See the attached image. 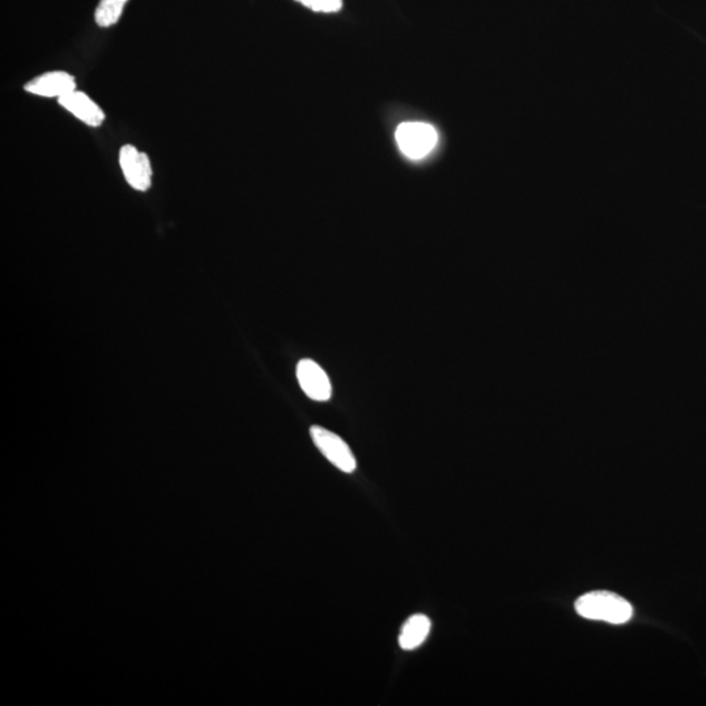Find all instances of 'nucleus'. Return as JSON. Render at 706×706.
I'll list each match as a JSON object with an SVG mask.
<instances>
[{
	"label": "nucleus",
	"instance_id": "f257e3e1",
	"mask_svg": "<svg viewBox=\"0 0 706 706\" xmlns=\"http://www.w3.org/2000/svg\"><path fill=\"white\" fill-rule=\"evenodd\" d=\"M576 610L582 618L616 625L628 623L633 616L631 603L610 591L582 595L576 602Z\"/></svg>",
	"mask_w": 706,
	"mask_h": 706
},
{
	"label": "nucleus",
	"instance_id": "f03ea898",
	"mask_svg": "<svg viewBox=\"0 0 706 706\" xmlns=\"http://www.w3.org/2000/svg\"><path fill=\"white\" fill-rule=\"evenodd\" d=\"M395 139L404 156L421 160L435 150L438 134L435 127L428 123L406 122L398 127Z\"/></svg>",
	"mask_w": 706,
	"mask_h": 706
},
{
	"label": "nucleus",
	"instance_id": "7ed1b4c3",
	"mask_svg": "<svg viewBox=\"0 0 706 706\" xmlns=\"http://www.w3.org/2000/svg\"><path fill=\"white\" fill-rule=\"evenodd\" d=\"M310 435H312L318 450L337 469L346 472V474H352L356 470L355 455H353L350 446L347 445V442L342 437L327 431L325 428L318 427V425H314L310 429Z\"/></svg>",
	"mask_w": 706,
	"mask_h": 706
},
{
	"label": "nucleus",
	"instance_id": "20e7f679",
	"mask_svg": "<svg viewBox=\"0 0 706 706\" xmlns=\"http://www.w3.org/2000/svg\"><path fill=\"white\" fill-rule=\"evenodd\" d=\"M119 165L127 184L136 191L150 190L152 185V167L150 157L138 148L126 144L119 151Z\"/></svg>",
	"mask_w": 706,
	"mask_h": 706
},
{
	"label": "nucleus",
	"instance_id": "39448f33",
	"mask_svg": "<svg viewBox=\"0 0 706 706\" xmlns=\"http://www.w3.org/2000/svg\"><path fill=\"white\" fill-rule=\"evenodd\" d=\"M297 380L301 389L310 399L317 402H326L331 398L333 387L325 370L313 360L304 359L297 364Z\"/></svg>",
	"mask_w": 706,
	"mask_h": 706
},
{
	"label": "nucleus",
	"instance_id": "423d86ee",
	"mask_svg": "<svg viewBox=\"0 0 706 706\" xmlns=\"http://www.w3.org/2000/svg\"><path fill=\"white\" fill-rule=\"evenodd\" d=\"M25 92L34 96L48 97V99H62L76 89L74 76L65 71L46 72L37 76L24 87Z\"/></svg>",
	"mask_w": 706,
	"mask_h": 706
},
{
	"label": "nucleus",
	"instance_id": "0eeeda50",
	"mask_svg": "<svg viewBox=\"0 0 706 706\" xmlns=\"http://www.w3.org/2000/svg\"><path fill=\"white\" fill-rule=\"evenodd\" d=\"M59 105L70 112L72 116L82 121L89 127H100L105 121V113L95 101L85 95L84 92L75 89L58 100Z\"/></svg>",
	"mask_w": 706,
	"mask_h": 706
},
{
	"label": "nucleus",
	"instance_id": "6e6552de",
	"mask_svg": "<svg viewBox=\"0 0 706 706\" xmlns=\"http://www.w3.org/2000/svg\"><path fill=\"white\" fill-rule=\"evenodd\" d=\"M431 632V620L425 615H414L404 623L401 635H399V646L403 650L418 649L423 645Z\"/></svg>",
	"mask_w": 706,
	"mask_h": 706
},
{
	"label": "nucleus",
	"instance_id": "1a4fd4ad",
	"mask_svg": "<svg viewBox=\"0 0 706 706\" xmlns=\"http://www.w3.org/2000/svg\"><path fill=\"white\" fill-rule=\"evenodd\" d=\"M129 0H100L96 8V24L102 28H109L121 19L123 8Z\"/></svg>",
	"mask_w": 706,
	"mask_h": 706
},
{
	"label": "nucleus",
	"instance_id": "9d476101",
	"mask_svg": "<svg viewBox=\"0 0 706 706\" xmlns=\"http://www.w3.org/2000/svg\"><path fill=\"white\" fill-rule=\"evenodd\" d=\"M296 2L314 12H323V14H334V12L342 10L343 7V0H296Z\"/></svg>",
	"mask_w": 706,
	"mask_h": 706
}]
</instances>
